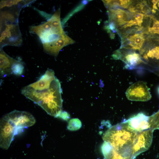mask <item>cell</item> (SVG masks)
Returning a JSON list of instances; mask_svg holds the SVG:
<instances>
[{"label": "cell", "mask_w": 159, "mask_h": 159, "mask_svg": "<svg viewBox=\"0 0 159 159\" xmlns=\"http://www.w3.org/2000/svg\"><path fill=\"white\" fill-rule=\"evenodd\" d=\"M158 92L159 94V87L158 88Z\"/></svg>", "instance_id": "obj_21"}, {"label": "cell", "mask_w": 159, "mask_h": 159, "mask_svg": "<svg viewBox=\"0 0 159 159\" xmlns=\"http://www.w3.org/2000/svg\"><path fill=\"white\" fill-rule=\"evenodd\" d=\"M153 72H155V74L159 76V69L154 71Z\"/></svg>", "instance_id": "obj_20"}, {"label": "cell", "mask_w": 159, "mask_h": 159, "mask_svg": "<svg viewBox=\"0 0 159 159\" xmlns=\"http://www.w3.org/2000/svg\"><path fill=\"white\" fill-rule=\"evenodd\" d=\"M122 45L120 48L140 51L143 47L148 37L141 31L133 30L120 34Z\"/></svg>", "instance_id": "obj_7"}, {"label": "cell", "mask_w": 159, "mask_h": 159, "mask_svg": "<svg viewBox=\"0 0 159 159\" xmlns=\"http://www.w3.org/2000/svg\"><path fill=\"white\" fill-rule=\"evenodd\" d=\"M110 22L114 28L120 29L132 19L133 13L119 8L109 9Z\"/></svg>", "instance_id": "obj_11"}, {"label": "cell", "mask_w": 159, "mask_h": 159, "mask_svg": "<svg viewBox=\"0 0 159 159\" xmlns=\"http://www.w3.org/2000/svg\"><path fill=\"white\" fill-rule=\"evenodd\" d=\"M31 31L39 37L43 45L44 51L56 56L64 47L74 42L62 28L60 19V11L57 10L47 22L30 27Z\"/></svg>", "instance_id": "obj_2"}, {"label": "cell", "mask_w": 159, "mask_h": 159, "mask_svg": "<svg viewBox=\"0 0 159 159\" xmlns=\"http://www.w3.org/2000/svg\"><path fill=\"white\" fill-rule=\"evenodd\" d=\"M104 159H132L131 157H127L113 148L112 155L109 158Z\"/></svg>", "instance_id": "obj_18"}, {"label": "cell", "mask_w": 159, "mask_h": 159, "mask_svg": "<svg viewBox=\"0 0 159 159\" xmlns=\"http://www.w3.org/2000/svg\"><path fill=\"white\" fill-rule=\"evenodd\" d=\"M125 94L127 99L131 101H146L151 97L148 88L143 81H138L131 85Z\"/></svg>", "instance_id": "obj_9"}, {"label": "cell", "mask_w": 159, "mask_h": 159, "mask_svg": "<svg viewBox=\"0 0 159 159\" xmlns=\"http://www.w3.org/2000/svg\"><path fill=\"white\" fill-rule=\"evenodd\" d=\"M82 126L80 120L78 118H73L70 120L68 123L67 128L71 131H75L79 130Z\"/></svg>", "instance_id": "obj_16"}, {"label": "cell", "mask_w": 159, "mask_h": 159, "mask_svg": "<svg viewBox=\"0 0 159 159\" xmlns=\"http://www.w3.org/2000/svg\"><path fill=\"white\" fill-rule=\"evenodd\" d=\"M138 133L124 121L110 127L103 134L102 138L115 150L132 158V147Z\"/></svg>", "instance_id": "obj_4"}, {"label": "cell", "mask_w": 159, "mask_h": 159, "mask_svg": "<svg viewBox=\"0 0 159 159\" xmlns=\"http://www.w3.org/2000/svg\"><path fill=\"white\" fill-rule=\"evenodd\" d=\"M1 46L20 45L22 42V39L17 22L1 21Z\"/></svg>", "instance_id": "obj_6"}, {"label": "cell", "mask_w": 159, "mask_h": 159, "mask_svg": "<svg viewBox=\"0 0 159 159\" xmlns=\"http://www.w3.org/2000/svg\"><path fill=\"white\" fill-rule=\"evenodd\" d=\"M142 32L148 37L159 38V18L152 14L145 15Z\"/></svg>", "instance_id": "obj_12"}, {"label": "cell", "mask_w": 159, "mask_h": 159, "mask_svg": "<svg viewBox=\"0 0 159 159\" xmlns=\"http://www.w3.org/2000/svg\"><path fill=\"white\" fill-rule=\"evenodd\" d=\"M24 68L23 63L17 60L12 66V73L16 75H20L22 74Z\"/></svg>", "instance_id": "obj_17"}, {"label": "cell", "mask_w": 159, "mask_h": 159, "mask_svg": "<svg viewBox=\"0 0 159 159\" xmlns=\"http://www.w3.org/2000/svg\"><path fill=\"white\" fill-rule=\"evenodd\" d=\"M129 125L138 132L150 129V116L140 112L125 120Z\"/></svg>", "instance_id": "obj_13"}, {"label": "cell", "mask_w": 159, "mask_h": 159, "mask_svg": "<svg viewBox=\"0 0 159 159\" xmlns=\"http://www.w3.org/2000/svg\"><path fill=\"white\" fill-rule=\"evenodd\" d=\"M0 75L1 77L12 74V67L17 60L8 55L3 50L0 51Z\"/></svg>", "instance_id": "obj_14"}, {"label": "cell", "mask_w": 159, "mask_h": 159, "mask_svg": "<svg viewBox=\"0 0 159 159\" xmlns=\"http://www.w3.org/2000/svg\"><path fill=\"white\" fill-rule=\"evenodd\" d=\"M139 54L144 63L153 68V71L159 69V38L148 37Z\"/></svg>", "instance_id": "obj_5"}, {"label": "cell", "mask_w": 159, "mask_h": 159, "mask_svg": "<svg viewBox=\"0 0 159 159\" xmlns=\"http://www.w3.org/2000/svg\"><path fill=\"white\" fill-rule=\"evenodd\" d=\"M101 150L104 159H106L112 155L113 148L109 143L104 141L101 146Z\"/></svg>", "instance_id": "obj_15"}, {"label": "cell", "mask_w": 159, "mask_h": 159, "mask_svg": "<svg viewBox=\"0 0 159 159\" xmlns=\"http://www.w3.org/2000/svg\"><path fill=\"white\" fill-rule=\"evenodd\" d=\"M35 122L34 117L25 111L14 110L4 115L0 120V147L7 149L14 136L24 128L33 125Z\"/></svg>", "instance_id": "obj_3"}, {"label": "cell", "mask_w": 159, "mask_h": 159, "mask_svg": "<svg viewBox=\"0 0 159 159\" xmlns=\"http://www.w3.org/2000/svg\"><path fill=\"white\" fill-rule=\"evenodd\" d=\"M112 56L115 59L120 60L124 62L125 68L128 69H135L141 63L145 64L140 54L131 49L120 48L116 51Z\"/></svg>", "instance_id": "obj_8"}, {"label": "cell", "mask_w": 159, "mask_h": 159, "mask_svg": "<svg viewBox=\"0 0 159 159\" xmlns=\"http://www.w3.org/2000/svg\"><path fill=\"white\" fill-rule=\"evenodd\" d=\"M57 117H59L63 120L67 121L70 118V115L66 111H62Z\"/></svg>", "instance_id": "obj_19"}, {"label": "cell", "mask_w": 159, "mask_h": 159, "mask_svg": "<svg viewBox=\"0 0 159 159\" xmlns=\"http://www.w3.org/2000/svg\"><path fill=\"white\" fill-rule=\"evenodd\" d=\"M153 132V130L149 129L138 132L132 147V159L150 148L152 142Z\"/></svg>", "instance_id": "obj_10"}, {"label": "cell", "mask_w": 159, "mask_h": 159, "mask_svg": "<svg viewBox=\"0 0 159 159\" xmlns=\"http://www.w3.org/2000/svg\"><path fill=\"white\" fill-rule=\"evenodd\" d=\"M62 92L59 81L55 76L54 71L49 69L37 81L21 90L24 95L55 117L62 111Z\"/></svg>", "instance_id": "obj_1"}]
</instances>
